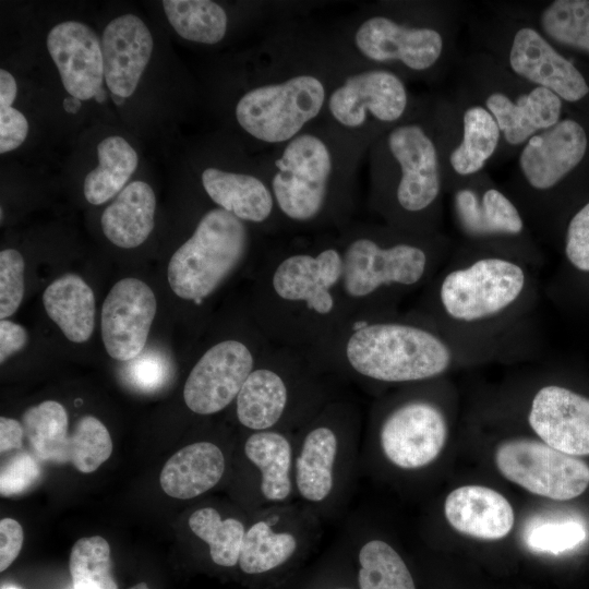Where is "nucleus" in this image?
<instances>
[{
  "mask_svg": "<svg viewBox=\"0 0 589 589\" xmlns=\"http://www.w3.org/2000/svg\"><path fill=\"white\" fill-rule=\"evenodd\" d=\"M354 59L334 26L296 13L277 17L249 57L244 86L232 103L238 130L267 152L322 121Z\"/></svg>",
  "mask_w": 589,
  "mask_h": 589,
  "instance_id": "nucleus-1",
  "label": "nucleus"
},
{
  "mask_svg": "<svg viewBox=\"0 0 589 589\" xmlns=\"http://www.w3.org/2000/svg\"><path fill=\"white\" fill-rule=\"evenodd\" d=\"M369 148L320 121L263 154L281 231L314 235L352 221L356 173Z\"/></svg>",
  "mask_w": 589,
  "mask_h": 589,
  "instance_id": "nucleus-2",
  "label": "nucleus"
},
{
  "mask_svg": "<svg viewBox=\"0 0 589 589\" xmlns=\"http://www.w3.org/2000/svg\"><path fill=\"white\" fill-rule=\"evenodd\" d=\"M341 269L336 229L266 250L256 302L264 336L304 352L324 340L349 317L339 294Z\"/></svg>",
  "mask_w": 589,
  "mask_h": 589,
  "instance_id": "nucleus-3",
  "label": "nucleus"
},
{
  "mask_svg": "<svg viewBox=\"0 0 589 589\" xmlns=\"http://www.w3.org/2000/svg\"><path fill=\"white\" fill-rule=\"evenodd\" d=\"M314 363L341 364L362 377L402 383L443 373L452 354L430 330L356 313L306 352Z\"/></svg>",
  "mask_w": 589,
  "mask_h": 589,
  "instance_id": "nucleus-4",
  "label": "nucleus"
},
{
  "mask_svg": "<svg viewBox=\"0 0 589 589\" xmlns=\"http://www.w3.org/2000/svg\"><path fill=\"white\" fill-rule=\"evenodd\" d=\"M334 27L359 61L402 79L428 73L444 51L443 34L417 5H366Z\"/></svg>",
  "mask_w": 589,
  "mask_h": 589,
  "instance_id": "nucleus-5",
  "label": "nucleus"
},
{
  "mask_svg": "<svg viewBox=\"0 0 589 589\" xmlns=\"http://www.w3.org/2000/svg\"><path fill=\"white\" fill-rule=\"evenodd\" d=\"M372 199L385 194L401 214L420 215L441 191V167L434 137L426 124L409 118L370 146Z\"/></svg>",
  "mask_w": 589,
  "mask_h": 589,
  "instance_id": "nucleus-6",
  "label": "nucleus"
},
{
  "mask_svg": "<svg viewBox=\"0 0 589 589\" xmlns=\"http://www.w3.org/2000/svg\"><path fill=\"white\" fill-rule=\"evenodd\" d=\"M251 244V226L220 207L209 208L169 261L171 290L201 305L242 264Z\"/></svg>",
  "mask_w": 589,
  "mask_h": 589,
  "instance_id": "nucleus-7",
  "label": "nucleus"
},
{
  "mask_svg": "<svg viewBox=\"0 0 589 589\" xmlns=\"http://www.w3.org/2000/svg\"><path fill=\"white\" fill-rule=\"evenodd\" d=\"M341 253L339 294L351 316L384 287L411 286L424 276L425 251L410 241L385 243L377 231L350 221L336 229Z\"/></svg>",
  "mask_w": 589,
  "mask_h": 589,
  "instance_id": "nucleus-8",
  "label": "nucleus"
},
{
  "mask_svg": "<svg viewBox=\"0 0 589 589\" xmlns=\"http://www.w3.org/2000/svg\"><path fill=\"white\" fill-rule=\"evenodd\" d=\"M409 106L402 77L356 58L333 88L322 121L371 146L410 118Z\"/></svg>",
  "mask_w": 589,
  "mask_h": 589,
  "instance_id": "nucleus-9",
  "label": "nucleus"
},
{
  "mask_svg": "<svg viewBox=\"0 0 589 589\" xmlns=\"http://www.w3.org/2000/svg\"><path fill=\"white\" fill-rule=\"evenodd\" d=\"M495 464L509 481L527 491L555 501L582 494L589 485V466L543 442L517 438L504 442Z\"/></svg>",
  "mask_w": 589,
  "mask_h": 589,
  "instance_id": "nucleus-10",
  "label": "nucleus"
},
{
  "mask_svg": "<svg viewBox=\"0 0 589 589\" xmlns=\"http://www.w3.org/2000/svg\"><path fill=\"white\" fill-rule=\"evenodd\" d=\"M525 285V274L515 263L482 259L467 268L449 273L440 297L445 311L460 321H476L512 304Z\"/></svg>",
  "mask_w": 589,
  "mask_h": 589,
  "instance_id": "nucleus-11",
  "label": "nucleus"
},
{
  "mask_svg": "<svg viewBox=\"0 0 589 589\" xmlns=\"http://www.w3.org/2000/svg\"><path fill=\"white\" fill-rule=\"evenodd\" d=\"M273 344L253 349L236 339L211 346L190 371L183 387L187 407L197 414H213L235 400L248 376Z\"/></svg>",
  "mask_w": 589,
  "mask_h": 589,
  "instance_id": "nucleus-12",
  "label": "nucleus"
},
{
  "mask_svg": "<svg viewBox=\"0 0 589 589\" xmlns=\"http://www.w3.org/2000/svg\"><path fill=\"white\" fill-rule=\"evenodd\" d=\"M200 181L215 206L266 235L281 231L275 200L259 158L238 169L208 165L202 169Z\"/></svg>",
  "mask_w": 589,
  "mask_h": 589,
  "instance_id": "nucleus-13",
  "label": "nucleus"
},
{
  "mask_svg": "<svg viewBox=\"0 0 589 589\" xmlns=\"http://www.w3.org/2000/svg\"><path fill=\"white\" fill-rule=\"evenodd\" d=\"M157 309L153 290L144 281L127 277L108 292L100 316L101 338L107 353L127 362L145 348Z\"/></svg>",
  "mask_w": 589,
  "mask_h": 589,
  "instance_id": "nucleus-14",
  "label": "nucleus"
},
{
  "mask_svg": "<svg viewBox=\"0 0 589 589\" xmlns=\"http://www.w3.org/2000/svg\"><path fill=\"white\" fill-rule=\"evenodd\" d=\"M446 436L447 425L442 411L423 400L409 401L393 410L380 430L385 456L404 469L432 462L442 452Z\"/></svg>",
  "mask_w": 589,
  "mask_h": 589,
  "instance_id": "nucleus-15",
  "label": "nucleus"
},
{
  "mask_svg": "<svg viewBox=\"0 0 589 589\" xmlns=\"http://www.w3.org/2000/svg\"><path fill=\"white\" fill-rule=\"evenodd\" d=\"M46 44L67 92L80 100L95 97L105 80L96 33L83 22L64 21L50 29Z\"/></svg>",
  "mask_w": 589,
  "mask_h": 589,
  "instance_id": "nucleus-16",
  "label": "nucleus"
},
{
  "mask_svg": "<svg viewBox=\"0 0 589 589\" xmlns=\"http://www.w3.org/2000/svg\"><path fill=\"white\" fill-rule=\"evenodd\" d=\"M508 63L517 75L553 92L562 100L577 101L589 94L581 72L532 27L525 26L515 33Z\"/></svg>",
  "mask_w": 589,
  "mask_h": 589,
  "instance_id": "nucleus-17",
  "label": "nucleus"
},
{
  "mask_svg": "<svg viewBox=\"0 0 589 589\" xmlns=\"http://www.w3.org/2000/svg\"><path fill=\"white\" fill-rule=\"evenodd\" d=\"M528 420L549 446L570 456L589 455V398L561 386L542 387Z\"/></svg>",
  "mask_w": 589,
  "mask_h": 589,
  "instance_id": "nucleus-18",
  "label": "nucleus"
},
{
  "mask_svg": "<svg viewBox=\"0 0 589 589\" xmlns=\"http://www.w3.org/2000/svg\"><path fill=\"white\" fill-rule=\"evenodd\" d=\"M587 135L577 121L563 119L529 139L518 165L526 181L537 190L558 183L584 158Z\"/></svg>",
  "mask_w": 589,
  "mask_h": 589,
  "instance_id": "nucleus-19",
  "label": "nucleus"
},
{
  "mask_svg": "<svg viewBox=\"0 0 589 589\" xmlns=\"http://www.w3.org/2000/svg\"><path fill=\"white\" fill-rule=\"evenodd\" d=\"M100 43L109 91L122 98L130 97L152 57L151 31L137 15L127 13L106 25Z\"/></svg>",
  "mask_w": 589,
  "mask_h": 589,
  "instance_id": "nucleus-20",
  "label": "nucleus"
},
{
  "mask_svg": "<svg viewBox=\"0 0 589 589\" xmlns=\"http://www.w3.org/2000/svg\"><path fill=\"white\" fill-rule=\"evenodd\" d=\"M445 517L458 532L483 540L506 537L514 526V510L497 491L465 485L452 491L444 504Z\"/></svg>",
  "mask_w": 589,
  "mask_h": 589,
  "instance_id": "nucleus-21",
  "label": "nucleus"
},
{
  "mask_svg": "<svg viewBox=\"0 0 589 589\" xmlns=\"http://www.w3.org/2000/svg\"><path fill=\"white\" fill-rule=\"evenodd\" d=\"M242 385L236 398L239 422L254 431L269 430L285 413L289 389L279 371L278 347L272 345Z\"/></svg>",
  "mask_w": 589,
  "mask_h": 589,
  "instance_id": "nucleus-22",
  "label": "nucleus"
},
{
  "mask_svg": "<svg viewBox=\"0 0 589 589\" xmlns=\"http://www.w3.org/2000/svg\"><path fill=\"white\" fill-rule=\"evenodd\" d=\"M484 108L495 119L504 140L520 145L560 121L562 99L544 87L534 86L516 100L504 93H491L484 99Z\"/></svg>",
  "mask_w": 589,
  "mask_h": 589,
  "instance_id": "nucleus-23",
  "label": "nucleus"
},
{
  "mask_svg": "<svg viewBox=\"0 0 589 589\" xmlns=\"http://www.w3.org/2000/svg\"><path fill=\"white\" fill-rule=\"evenodd\" d=\"M224 470L220 448L211 442H197L182 447L166 461L159 482L167 495L189 500L214 488Z\"/></svg>",
  "mask_w": 589,
  "mask_h": 589,
  "instance_id": "nucleus-24",
  "label": "nucleus"
},
{
  "mask_svg": "<svg viewBox=\"0 0 589 589\" xmlns=\"http://www.w3.org/2000/svg\"><path fill=\"white\" fill-rule=\"evenodd\" d=\"M156 196L144 181L129 183L105 208L100 226L106 238L122 249L141 245L154 228Z\"/></svg>",
  "mask_w": 589,
  "mask_h": 589,
  "instance_id": "nucleus-25",
  "label": "nucleus"
},
{
  "mask_svg": "<svg viewBox=\"0 0 589 589\" xmlns=\"http://www.w3.org/2000/svg\"><path fill=\"white\" fill-rule=\"evenodd\" d=\"M43 303L67 339L76 344L89 339L95 323V297L83 278L76 274L57 278L45 289Z\"/></svg>",
  "mask_w": 589,
  "mask_h": 589,
  "instance_id": "nucleus-26",
  "label": "nucleus"
},
{
  "mask_svg": "<svg viewBox=\"0 0 589 589\" xmlns=\"http://www.w3.org/2000/svg\"><path fill=\"white\" fill-rule=\"evenodd\" d=\"M98 166L84 180L86 201L100 205L119 194L137 168L139 158L131 144L119 135L105 137L97 146Z\"/></svg>",
  "mask_w": 589,
  "mask_h": 589,
  "instance_id": "nucleus-27",
  "label": "nucleus"
},
{
  "mask_svg": "<svg viewBox=\"0 0 589 589\" xmlns=\"http://www.w3.org/2000/svg\"><path fill=\"white\" fill-rule=\"evenodd\" d=\"M456 211L464 228L474 235H516L524 224L516 206L498 190L488 189L481 197L469 189L455 195Z\"/></svg>",
  "mask_w": 589,
  "mask_h": 589,
  "instance_id": "nucleus-28",
  "label": "nucleus"
},
{
  "mask_svg": "<svg viewBox=\"0 0 589 589\" xmlns=\"http://www.w3.org/2000/svg\"><path fill=\"white\" fill-rule=\"evenodd\" d=\"M336 453L337 437L330 428L320 425L306 434L296 460V483L303 498L321 502L328 496Z\"/></svg>",
  "mask_w": 589,
  "mask_h": 589,
  "instance_id": "nucleus-29",
  "label": "nucleus"
},
{
  "mask_svg": "<svg viewBox=\"0 0 589 589\" xmlns=\"http://www.w3.org/2000/svg\"><path fill=\"white\" fill-rule=\"evenodd\" d=\"M244 453L261 470L263 495L269 501L285 500L291 491L289 441L275 431H256L248 437Z\"/></svg>",
  "mask_w": 589,
  "mask_h": 589,
  "instance_id": "nucleus-30",
  "label": "nucleus"
},
{
  "mask_svg": "<svg viewBox=\"0 0 589 589\" xmlns=\"http://www.w3.org/2000/svg\"><path fill=\"white\" fill-rule=\"evenodd\" d=\"M165 14L182 38L207 46L223 41L229 28V15L216 1L164 0Z\"/></svg>",
  "mask_w": 589,
  "mask_h": 589,
  "instance_id": "nucleus-31",
  "label": "nucleus"
},
{
  "mask_svg": "<svg viewBox=\"0 0 589 589\" xmlns=\"http://www.w3.org/2000/svg\"><path fill=\"white\" fill-rule=\"evenodd\" d=\"M501 131L493 116L479 105L466 109L462 116V139L449 155L455 172L469 176L483 168L495 153Z\"/></svg>",
  "mask_w": 589,
  "mask_h": 589,
  "instance_id": "nucleus-32",
  "label": "nucleus"
},
{
  "mask_svg": "<svg viewBox=\"0 0 589 589\" xmlns=\"http://www.w3.org/2000/svg\"><path fill=\"white\" fill-rule=\"evenodd\" d=\"M21 423L33 455L41 461L65 462L68 413L60 402L45 400L28 408Z\"/></svg>",
  "mask_w": 589,
  "mask_h": 589,
  "instance_id": "nucleus-33",
  "label": "nucleus"
},
{
  "mask_svg": "<svg viewBox=\"0 0 589 589\" xmlns=\"http://www.w3.org/2000/svg\"><path fill=\"white\" fill-rule=\"evenodd\" d=\"M360 589H416L400 555L386 542L371 540L359 553Z\"/></svg>",
  "mask_w": 589,
  "mask_h": 589,
  "instance_id": "nucleus-34",
  "label": "nucleus"
},
{
  "mask_svg": "<svg viewBox=\"0 0 589 589\" xmlns=\"http://www.w3.org/2000/svg\"><path fill=\"white\" fill-rule=\"evenodd\" d=\"M189 527L195 536L209 545L211 557L220 566L231 567L239 562L245 534L241 521L235 518L221 520L212 507L195 510L189 518Z\"/></svg>",
  "mask_w": 589,
  "mask_h": 589,
  "instance_id": "nucleus-35",
  "label": "nucleus"
},
{
  "mask_svg": "<svg viewBox=\"0 0 589 589\" xmlns=\"http://www.w3.org/2000/svg\"><path fill=\"white\" fill-rule=\"evenodd\" d=\"M296 538L290 533H275L265 521L245 531L239 566L247 574H261L284 564L294 553Z\"/></svg>",
  "mask_w": 589,
  "mask_h": 589,
  "instance_id": "nucleus-36",
  "label": "nucleus"
},
{
  "mask_svg": "<svg viewBox=\"0 0 589 589\" xmlns=\"http://www.w3.org/2000/svg\"><path fill=\"white\" fill-rule=\"evenodd\" d=\"M69 569L73 589H118L111 572V551L100 536L84 537L72 546Z\"/></svg>",
  "mask_w": 589,
  "mask_h": 589,
  "instance_id": "nucleus-37",
  "label": "nucleus"
},
{
  "mask_svg": "<svg viewBox=\"0 0 589 589\" xmlns=\"http://www.w3.org/2000/svg\"><path fill=\"white\" fill-rule=\"evenodd\" d=\"M540 26L554 41L589 53V1L551 2L540 14Z\"/></svg>",
  "mask_w": 589,
  "mask_h": 589,
  "instance_id": "nucleus-38",
  "label": "nucleus"
},
{
  "mask_svg": "<svg viewBox=\"0 0 589 589\" xmlns=\"http://www.w3.org/2000/svg\"><path fill=\"white\" fill-rule=\"evenodd\" d=\"M112 441L105 424L94 416L81 417L65 447V462L76 470L91 473L97 470L111 455Z\"/></svg>",
  "mask_w": 589,
  "mask_h": 589,
  "instance_id": "nucleus-39",
  "label": "nucleus"
},
{
  "mask_svg": "<svg viewBox=\"0 0 589 589\" xmlns=\"http://www.w3.org/2000/svg\"><path fill=\"white\" fill-rule=\"evenodd\" d=\"M587 538V528L574 518L541 520L527 529L525 541L533 551L560 554L575 549Z\"/></svg>",
  "mask_w": 589,
  "mask_h": 589,
  "instance_id": "nucleus-40",
  "label": "nucleus"
},
{
  "mask_svg": "<svg viewBox=\"0 0 589 589\" xmlns=\"http://www.w3.org/2000/svg\"><path fill=\"white\" fill-rule=\"evenodd\" d=\"M17 85L13 75L0 70V153L17 148L28 134V121L12 104L16 97Z\"/></svg>",
  "mask_w": 589,
  "mask_h": 589,
  "instance_id": "nucleus-41",
  "label": "nucleus"
},
{
  "mask_svg": "<svg viewBox=\"0 0 589 589\" xmlns=\"http://www.w3.org/2000/svg\"><path fill=\"white\" fill-rule=\"evenodd\" d=\"M125 382L136 390L152 393L160 389L170 377V361L158 350H143L122 368Z\"/></svg>",
  "mask_w": 589,
  "mask_h": 589,
  "instance_id": "nucleus-42",
  "label": "nucleus"
},
{
  "mask_svg": "<svg viewBox=\"0 0 589 589\" xmlns=\"http://www.w3.org/2000/svg\"><path fill=\"white\" fill-rule=\"evenodd\" d=\"M24 293V260L14 249L0 252V318L11 316L20 306Z\"/></svg>",
  "mask_w": 589,
  "mask_h": 589,
  "instance_id": "nucleus-43",
  "label": "nucleus"
},
{
  "mask_svg": "<svg viewBox=\"0 0 589 589\" xmlns=\"http://www.w3.org/2000/svg\"><path fill=\"white\" fill-rule=\"evenodd\" d=\"M39 459L28 452L17 450L1 466L0 493L12 496L26 492L40 478Z\"/></svg>",
  "mask_w": 589,
  "mask_h": 589,
  "instance_id": "nucleus-44",
  "label": "nucleus"
},
{
  "mask_svg": "<svg viewBox=\"0 0 589 589\" xmlns=\"http://www.w3.org/2000/svg\"><path fill=\"white\" fill-rule=\"evenodd\" d=\"M565 252L576 268L589 272V203L569 221Z\"/></svg>",
  "mask_w": 589,
  "mask_h": 589,
  "instance_id": "nucleus-45",
  "label": "nucleus"
},
{
  "mask_svg": "<svg viewBox=\"0 0 589 589\" xmlns=\"http://www.w3.org/2000/svg\"><path fill=\"white\" fill-rule=\"evenodd\" d=\"M23 528L15 519L0 521V570L4 572L17 557L23 545Z\"/></svg>",
  "mask_w": 589,
  "mask_h": 589,
  "instance_id": "nucleus-46",
  "label": "nucleus"
},
{
  "mask_svg": "<svg viewBox=\"0 0 589 589\" xmlns=\"http://www.w3.org/2000/svg\"><path fill=\"white\" fill-rule=\"evenodd\" d=\"M28 339L25 328L9 320L0 321V362L24 348Z\"/></svg>",
  "mask_w": 589,
  "mask_h": 589,
  "instance_id": "nucleus-47",
  "label": "nucleus"
},
{
  "mask_svg": "<svg viewBox=\"0 0 589 589\" xmlns=\"http://www.w3.org/2000/svg\"><path fill=\"white\" fill-rule=\"evenodd\" d=\"M24 430L20 421L8 417L0 418V452L2 454L20 450L23 446Z\"/></svg>",
  "mask_w": 589,
  "mask_h": 589,
  "instance_id": "nucleus-48",
  "label": "nucleus"
},
{
  "mask_svg": "<svg viewBox=\"0 0 589 589\" xmlns=\"http://www.w3.org/2000/svg\"><path fill=\"white\" fill-rule=\"evenodd\" d=\"M80 106H81V100L77 99V98H74V97H72L71 100H70V99H65V101H64V107H65V109H67L69 112H72V113L76 112L77 109L80 108Z\"/></svg>",
  "mask_w": 589,
  "mask_h": 589,
  "instance_id": "nucleus-49",
  "label": "nucleus"
},
{
  "mask_svg": "<svg viewBox=\"0 0 589 589\" xmlns=\"http://www.w3.org/2000/svg\"><path fill=\"white\" fill-rule=\"evenodd\" d=\"M129 589H149V588L145 582H140Z\"/></svg>",
  "mask_w": 589,
  "mask_h": 589,
  "instance_id": "nucleus-50",
  "label": "nucleus"
},
{
  "mask_svg": "<svg viewBox=\"0 0 589 589\" xmlns=\"http://www.w3.org/2000/svg\"><path fill=\"white\" fill-rule=\"evenodd\" d=\"M111 96H112V98L115 99V103H116V104L121 105V104L124 103V98L119 97V96L113 95V94H111Z\"/></svg>",
  "mask_w": 589,
  "mask_h": 589,
  "instance_id": "nucleus-51",
  "label": "nucleus"
},
{
  "mask_svg": "<svg viewBox=\"0 0 589 589\" xmlns=\"http://www.w3.org/2000/svg\"><path fill=\"white\" fill-rule=\"evenodd\" d=\"M5 589H17V588H15V587H8V588H5Z\"/></svg>",
  "mask_w": 589,
  "mask_h": 589,
  "instance_id": "nucleus-52",
  "label": "nucleus"
}]
</instances>
